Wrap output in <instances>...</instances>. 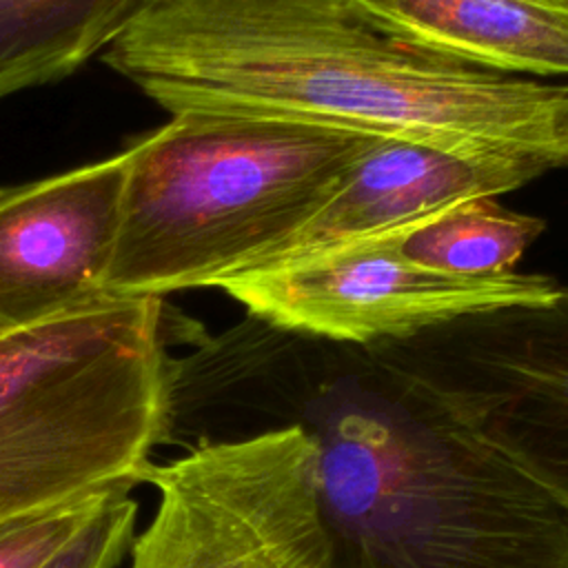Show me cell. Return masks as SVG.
I'll return each mask as SVG.
<instances>
[{
  "mask_svg": "<svg viewBox=\"0 0 568 568\" xmlns=\"http://www.w3.org/2000/svg\"><path fill=\"white\" fill-rule=\"evenodd\" d=\"M102 60L171 115L255 113L568 164V82L428 53L346 0H146Z\"/></svg>",
  "mask_w": 568,
  "mask_h": 568,
  "instance_id": "2",
  "label": "cell"
},
{
  "mask_svg": "<svg viewBox=\"0 0 568 568\" xmlns=\"http://www.w3.org/2000/svg\"><path fill=\"white\" fill-rule=\"evenodd\" d=\"M102 499L0 521V568H44L82 530Z\"/></svg>",
  "mask_w": 568,
  "mask_h": 568,
  "instance_id": "13",
  "label": "cell"
},
{
  "mask_svg": "<svg viewBox=\"0 0 568 568\" xmlns=\"http://www.w3.org/2000/svg\"><path fill=\"white\" fill-rule=\"evenodd\" d=\"M129 151L0 189V331L106 300Z\"/></svg>",
  "mask_w": 568,
  "mask_h": 568,
  "instance_id": "8",
  "label": "cell"
},
{
  "mask_svg": "<svg viewBox=\"0 0 568 568\" xmlns=\"http://www.w3.org/2000/svg\"><path fill=\"white\" fill-rule=\"evenodd\" d=\"M552 171L513 155H470L379 138L339 186L253 273L311 260L348 242L397 231L470 197H497ZM251 275V273H248Z\"/></svg>",
  "mask_w": 568,
  "mask_h": 568,
  "instance_id": "9",
  "label": "cell"
},
{
  "mask_svg": "<svg viewBox=\"0 0 568 568\" xmlns=\"http://www.w3.org/2000/svg\"><path fill=\"white\" fill-rule=\"evenodd\" d=\"M286 426L315 448L331 568H568V513L375 346L246 313L169 357L160 446Z\"/></svg>",
  "mask_w": 568,
  "mask_h": 568,
  "instance_id": "1",
  "label": "cell"
},
{
  "mask_svg": "<svg viewBox=\"0 0 568 568\" xmlns=\"http://www.w3.org/2000/svg\"><path fill=\"white\" fill-rule=\"evenodd\" d=\"M162 297H106L0 331V521L142 484L173 328Z\"/></svg>",
  "mask_w": 568,
  "mask_h": 568,
  "instance_id": "4",
  "label": "cell"
},
{
  "mask_svg": "<svg viewBox=\"0 0 568 568\" xmlns=\"http://www.w3.org/2000/svg\"><path fill=\"white\" fill-rule=\"evenodd\" d=\"M386 36L521 78H568V0H346Z\"/></svg>",
  "mask_w": 568,
  "mask_h": 568,
  "instance_id": "10",
  "label": "cell"
},
{
  "mask_svg": "<svg viewBox=\"0 0 568 568\" xmlns=\"http://www.w3.org/2000/svg\"><path fill=\"white\" fill-rule=\"evenodd\" d=\"M158 508L129 568H331L315 448L293 426L149 464Z\"/></svg>",
  "mask_w": 568,
  "mask_h": 568,
  "instance_id": "5",
  "label": "cell"
},
{
  "mask_svg": "<svg viewBox=\"0 0 568 568\" xmlns=\"http://www.w3.org/2000/svg\"><path fill=\"white\" fill-rule=\"evenodd\" d=\"M375 348L568 513V286L544 304L466 315Z\"/></svg>",
  "mask_w": 568,
  "mask_h": 568,
  "instance_id": "6",
  "label": "cell"
},
{
  "mask_svg": "<svg viewBox=\"0 0 568 568\" xmlns=\"http://www.w3.org/2000/svg\"><path fill=\"white\" fill-rule=\"evenodd\" d=\"M399 231L231 280L222 291L246 313L277 326L362 346L404 339L475 313L544 304L559 291L541 273L462 277L415 266L397 251Z\"/></svg>",
  "mask_w": 568,
  "mask_h": 568,
  "instance_id": "7",
  "label": "cell"
},
{
  "mask_svg": "<svg viewBox=\"0 0 568 568\" xmlns=\"http://www.w3.org/2000/svg\"><path fill=\"white\" fill-rule=\"evenodd\" d=\"M544 229L541 217L506 209L497 197H470L404 226L397 251L428 271L493 277L515 271Z\"/></svg>",
  "mask_w": 568,
  "mask_h": 568,
  "instance_id": "12",
  "label": "cell"
},
{
  "mask_svg": "<svg viewBox=\"0 0 568 568\" xmlns=\"http://www.w3.org/2000/svg\"><path fill=\"white\" fill-rule=\"evenodd\" d=\"M138 504L129 493L104 497L82 530L44 568H115L129 552Z\"/></svg>",
  "mask_w": 568,
  "mask_h": 568,
  "instance_id": "14",
  "label": "cell"
},
{
  "mask_svg": "<svg viewBox=\"0 0 568 568\" xmlns=\"http://www.w3.org/2000/svg\"><path fill=\"white\" fill-rule=\"evenodd\" d=\"M146 0H0V100L104 51Z\"/></svg>",
  "mask_w": 568,
  "mask_h": 568,
  "instance_id": "11",
  "label": "cell"
},
{
  "mask_svg": "<svg viewBox=\"0 0 568 568\" xmlns=\"http://www.w3.org/2000/svg\"><path fill=\"white\" fill-rule=\"evenodd\" d=\"M377 135L255 113H178L131 144L111 297H164L257 271Z\"/></svg>",
  "mask_w": 568,
  "mask_h": 568,
  "instance_id": "3",
  "label": "cell"
}]
</instances>
